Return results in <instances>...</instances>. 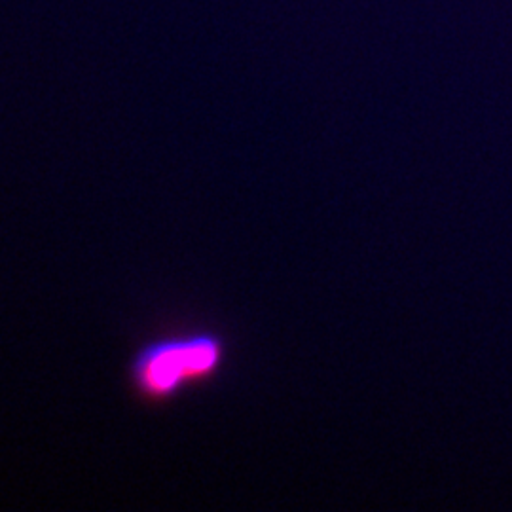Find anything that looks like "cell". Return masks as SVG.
Wrapping results in <instances>:
<instances>
[{
  "label": "cell",
  "mask_w": 512,
  "mask_h": 512,
  "mask_svg": "<svg viewBox=\"0 0 512 512\" xmlns=\"http://www.w3.org/2000/svg\"><path fill=\"white\" fill-rule=\"evenodd\" d=\"M226 359V344L215 330H188L154 338L135 351L129 384L147 403H169L186 389L213 380Z\"/></svg>",
  "instance_id": "cell-1"
}]
</instances>
